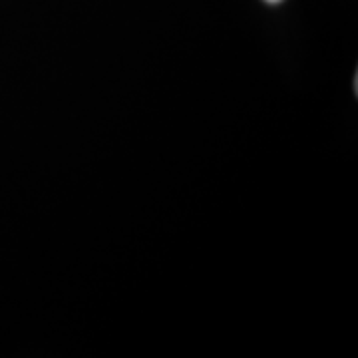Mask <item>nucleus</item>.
<instances>
[{"mask_svg":"<svg viewBox=\"0 0 358 358\" xmlns=\"http://www.w3.org/2000/svg\"><path fill=\"white\" fill-rule=\"evenodd\" d=\"M267 2H271V4H277V2H281V0H267Z\"/></svg>","mask_w":358,"mask_h":358,"instance_id":"obj_1","label":"nucleus"}]
</instances>
